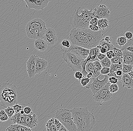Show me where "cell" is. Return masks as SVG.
Instances as JSON below:
<instances>
[{
	"mask_svg": "<svg viewBox=\"0 0 133 131\" xmlns=\"http://www.w3.org/2000/svg\"><path fill=\"white\" fill-rule=\"evenodd\" d=\"M93 76H94V75H93V73L92 72H89L88 73L87 76V77L90 78L91 80L93 78Z\"/></svg>",
	"mask_w": 133,
	"mask_h": 131,
	"instance_id": "obj_52",
	"label": "cell"
},
{
	"mask_svg": "<svg viewBox=\"0 0 133 131\" xmlns=\"http://www.w3.org/2000/svg\"><path fill=\"white\" fill-rule=\"evenodd\" d=\"M20 113L21 114H22V115H24V114L25 113L24 111V110H22L21 111Z\"/></svg>",
	"mask_w": 133,
	"mask_h": 131,
	"instance_id": "obj_56",
	"label": "cell"
},
{
	"mask_svg": "<svg viewBox=\"0 0 133 131\" xmlns=\"http://www.w3.org/2000/svg\"><path fill=\"white\" fill-rule=\"evenodd\" d=\"M103 67H110L112 65L111 60L106 57L104 59L100 61Z\"/></svg>",
	"mask_w": 133,
	"mask_h": 131,
	"instance_id": "obj_28",
	"label": "cell"
},
{
	"mask_svg": "<svg viewBox=\"0 0 133 131\" xmlns=\"http://www.w3.org/2000/svg\"><path fill=\"white\" fill-rule=\"evenodd\" d=\"M111 83L109 82L95 94H93V98L97 102L103 103L108 101L112 99V94L109 90Z\"/></svg>",
	"mask_w": 133,
	"mask_h": 131,
	"instance_id": "obj_9",
	"label": "cell"
},
{
	"mask_svg": "<svg viewBox=\"0 0 133 131\" xmlns=\"http://www.w3.org/2000/svg\"><path fill=\"white\" fill-rule=\"evenodd\" d=\"M10 119L8 115L4 110H1L0 111V120L1 121L5 122L8 121Z\"/></svg>",
	"mask_w": 133,
	"mask_h": 131,
	"instance_id": "obj_32",
	"label": "cell"
},
{
	"mask_svg": "<svg viewBox=\"0 0 133 131\" xmlns=\"http://www.w3.org/2000/svg\"><path fill=\"white\" fill-rule=\"evenodd\" d=\"M99 45H101L102 47H105L107 50V52L109 51H114L115 48L114 46L112 43H109L105 41L104 38H103L101 40Z\"/></svg>",
	"mask_w": 133,
	"mask_h": 131,
	"instance_id": "obj_25",
	"label": "cell"
},
{
	"mask_svg": "<svg viewBox=\"0 0 133 131\" xmlns=\"http://www.w3.org/2000/svg\"><path fill=\"white\" fill-rule=\"evenodd\" d=\"M121 50L123 52V64L133 65V52L125 49Z\"/></svg>",
	"mask_w": 133,
	"mask_h": 131,
	"instance_id": "obj_18",
	"label": "cell"
},
{
	"mask_svg": "<svg viewBox=\"0 0 133 131\" xmlns=\"http://www.w3.org/2000/svg\"><path fill=\"white\" fill-rule=\"evenodd\" d=\"M48 45L43 39H38L35 40L34 47L35 49L40 52H44L46 50Z\"/></svg>",
	"mask_w": 133,
	"mask_h": 131,
	"instance_id": "obj_20",
	"label": "cell"
},
{
	"mask_svg": "<svg viewBox=\"0 0 133 131\" xmlns=\"http://www.w3.org/2000/svg\"><path fill=\"white\" fill-rule=\"evenodd\" d=\"M55 123L57 130L58 131H59L62 127V123L59 120L55 118Z\"/></svg>",
	"mask_w": 133,
	"mask_h": 131,
	"instance_id": "obj_41",
	"label": "cell"
},
{
	"mask_svg": "<svg viewBox=\"0 0 133 131\" xmlns=\"http://www.w3.org/2000/svg\"><path fill=\"white\" fill-rule=\"evenodd\" d=\"M45 22L39 18H35L27 23L25 28L27 36L30 39H43L47 30Z\"/></svg>",
	"mask_w": 133,
	"mask_h": 131,
	"instance_id": "obj_5",
	"label": "cell"
},
{
	"mask_svg": "<svg viewBox=\"0 0 133 131\" xmlns=\"http://www.w3.org/2000/svg\"><path fill=\"white\" fill-rule=\"evenodd\" d=\"M36 55L33 54L26 61V70L30 78H33L36 75Z\"/></svg>",
	"mask_w": 133,
	"mask_h": 131,
	"instance_id": "obj_14",
	"label": "cell"
},
{
	"mask_svg": "<svg viewBox=\"0 0 133 131\" xmlns=\"http://www.w3.org/2000/svg\"><path fill=\"white\" fill-rule=\"evenodd\" d=\"M133 36L132 33L130 32H127L125 34V37L128 40H130L132 39Z\"/></svg>",
	"mask_w": 133,
	"mask_h": 131,
	"instance_id": "obj_46",
	"label": "cell"
},
{
	"mask_svg": "<svg viewBox=\"0 0 133 131\" xmlns=\"http://www.w3.org/2000/svg\"><path fill=\"white\" fill-rule=\"evenodd\" d=\"M43 39L49 46H54L58 40V37L55 30L53 28H47Z\"/></svg>",
	"mask_w": 133,
	"mask_h": 131,
	"instance_id": "obj_13",
	"label": "cell"
},
{
	"mask_svg": "<svg viewBox=\"0 0 133 131\" xmlns=\"http://www.w3.org/2000/svg\"><path fill=\"white\" fill-rule=\"evenodd\" d=\"M62 45L65 48H70L71 47L70 42L68 40H64L62 42Z\"/></svg>",
	"mask_w": 133,
	"mask_h": 131,
	"instance_id": "obj_42",
	"label": "cell"
},
{
	"mask_svg": "<svg viewBox=\"0 0 133 131\" xmlns=\"http://www.w3.org/2000/svg\"><path fill=\"white\" fill-rule=\"evenodd\" d=\"M112 64H123V57H115L111 59Z\"/></svg>",
	"mask_w": 133,
	"mask_h": 131,
	"instance_id": "obj_33",
	"label": "cell"
},
{
	"mask_svg": "<svg viewBox=\"0 0 133 131\" xmlns=\"http://www.w3.org/2000/svg\"><path fill=\"white\" fill-rule=\"evenodd\" d=\"M10 119L14 124H21L31 128L37 126L39 122L37 116L33 112L29 115L15 113Z\"/></svg>",
	"mask_w": 133,
	"mask_h": 131,
	"instance_id": "obj_6",
	"label": "cell"
},
{
	"mask_svg": "<svg viewBox=\"0 0 133 131\" xmlns=\"http://www.w3.org/2000/svg\"><path fill=\"white\" fill-rule=\"evenodd\" d=\"M70 40L73 45L88 49L96 47L103 39L101 32L93 31L90 29L72 28L69 35Z\"/></svg>",
	"mask_w": 133,
	"mask_h": 131,
	"instance_id": "obj_1",
	"label": "cell"
},
{
	"mask_svg": "<svg viewBox=\"0 0 133 131\" xmlns=\"http://www.w3.org/2000/svg\"><path fill=\"white\" fill-rule=\"evenodd\" d=\"M107 56H106V54H103V53H100V52L98 53V56H97V57L99 61L103 60Z\"/></svg>",
	"mask_w": 133,
	"mask_h": 131,
	"instance_id": "obj_48",
	"label": "cell"
},
{
	"mask_svg": "<svg viewBox=\"0 0 133 131\" xmlns=\"http://www.w3.org/2000/svg\"><path fill=\"white\" fill-rule=\"evenodd\" d=\"M45 126L47 131H58L55 125V118H52L49 120Z\"/></svg>",
	"mask_w": 133,
	"mask_h": 131,
	"instance_id": "obj_23",
	"label": "cell"
},
{
	"mask_svg": "<svg viewBox=\"0 0 133 131\" xmlns=\"http://www.w3.org/2000/svg\"><path fill=\"white\" fill-rule=\"evenodd\" d=\"M24 111L25 114L26 115H29L32 112V110L31 108L29 107H26L24 108Z\"/></svg>",
	"mask_w": 133,
	"mask_h": 131,
	"instance_id": "obj_47",
	"label": "cell"
},
{
	"mask_svg": "<svg viewBox=\"0 0 133 131\" xmlns=\"http://www.w3.org/2000/svg\"><path fill=\"white\" fill-rule=\"evenodd\" d=\"M123 49H125L133 52V39L129 40L124 46L122 47L121 50Z\"/></svg>",
	"mask_w": 133,
	"mask_h": 131,
	"instance_id": "obj_27",
	"label": "cell"
},
{
	"mask_svg": "<svg viewBox=\"0 0 133 131\" xmlns=\"http://www.w3.org/2000/svg\"><path fill=\"white\" fill-rule=\"evenodd\" d=\"M94 63V65L96 71L97 73H98L100 74V71L102 69V67L100 61H95L93 62Z\"/></svg>",
	"mask_w": 133,
	"mask_h": 131,
	"instance_id": "obj_34",
	"label": "cell"
},
{
	"mask_svg": "<svg viewBox=\"0 0 133 131\" xmlns=\"http://www.w3.org/2000/svg\"><path fill=\"white\" fill-rule=\"evenodd\" d=\"M114 52L115 55V57H123V52L121 49L115 47Z\"/></svg>",
	"mask_w": 133,
	"mask_h": 131,
	"instance_id": "obj_38",
	"label": "cell"
},
{
	"mask_svg": "<svg viewBox=\"0 0 133 131\" xmlns=\"http://www.w3.org/2000/svg\"><path fill=\"white\" fill-rule=\"evenodd\" d=\"M128 42L127 39L124 36H120L117 38L116 43L117 45L121 47L124 46Z\"/></svg>",
	"mask_w": 133,
	"mask_h": 131,
	"instance_id": "obj_30",
	"label": "cell"
},
{
	"mask_svg": "<svg viewBox=\"0 0 133 131\" xmlns=\"http://www.w3.org/2000/svg\"><path fill=\"white\" fill-rule=\"evenodd\" d=\"M77 131H91L96 123L94 115L86 108L76 107L71 110Z\"/></svg>",
	"mask_w": 133,
	"mask_h": 131,
	"instance_id": "obj_2",
	"label": "cell"
},
{
	"mask_svg": "<svg viewBox=\"0 0 133 131\" xmlns=\"http://www.w3.org/2000/svg\"><path fill=\"white\" fill-rule=\"evenodd\" d=\"M85 69H86V71L88 73L92 72L93 73L94 76H93V78H96L100 75V74L97 73L96 71L93 62H90L86 64Z\"/></svg>",
	"mask_w": 133,
	"mask_h": 131,
	"instance_id": "obj_22",
	"label": "cell"
},
{
	"mask_svg": "<svg viewBox=\"0 0 133 131\" xmlns=\"http://www.w3.org/2000/svg\"><path fill=\"white\" fill-rule=\"evenodd\" d=\"M4 110L6 113V114L8 115L10 119H11L12 117V116L16 113L15 110H14L12 107H8L5 108Z\"/></svg>",
	"mask_w": 133,
	"mask_h": 131,
	"instance_id": "obj_31",
	"label": "cell"
},
{
	"mask_svg": "<svg viewBox=\"0 0 133 131\" xmlns=\"http://www.w3.org/2000/svg\"><path fill=\"white\" fill-rule=\"evenodd\" d=\"M74 76L75 78L78 80L79 81H80L84 77L83 73L81 72L80 71H77L75 72Z\"/></svg>",
	"mask_w": 133,
	"mask_h": 131,
	"instance_id": "obj_40",
	"label": "cell"
},
{
	"mask_svg": "<svg viewBox=\"0 0 133 131\" xmlns=\"http://www.w3.org/2000/svg\"><path fill=\"white\" fill-rule=\"evenodd\" d=\"M128 74L131 76V77L133 78V71L130 72V73H128Z\"/></svg>",
	"mask_w": 133,
	"mask_h": 131,
	"instance_id": "obj_54",
	"label": "cell"
},
{
	"mask_svg": "<svg viewBox=\"0 0 133 131\" xmlns=\"http://www.w3.org/2000/svg\"><path fill=\"white\" fill-rule=\"evenodd\" d=\"M99 52V49L96 47L90 49L89 54L87 58L85 60V61L87 63L90 62L95 61H99L97 57L98 54Z\"/></svg>",
	"mask_w": 133,
	"mask_h": 131,
	"instance_id": "obj_17",
	"label": "cell"
},
{
	"mask_svg": "<svg viewBox=\"0 0 133 131\" xmlns=\"http://www.w3.org/2000/svg\"><path fill=\"white\" fill-rule=\"evenodd\" d=\"M121 81L123 86L129 89L133 88V78L128 74L124 73Z\"/></svg>",
	"mask_w": 133,
	"mask_h": 131,
	"instance_id": "obj_19",
	"label": "cell"
},
{
	"mask_svg": "<svg viewBox=\"0 0 133 131\" xmlns=\"http://www.w3.org/2000/svg\"><path fill=\"white\" fill-rule=\"evenodd\" d=\"M122 71L124 74H128L133 71V65L123 64Z\"/></svg>",
	"mask_w": 133,
	"mask_h": 131,
	"instance_id": "obj_29",
	"label": "cell"
},
{
	"mask_svg": "<svg viewBox=\"0 0 133 131\" xmlns=\"http://www.w3.org/2000/svg\"><path fill=\"white\" fill-rule=\"evenodd\" d=\"M48 63L44 58L36 55V75L41 74L46 69Z\"/></svg>",
	"mask_w": 133,
	"mask_h": 131,
	"instance_id": "obj_16",
	"label": "cell"
},
{
	"mask_svg": "<svg viewBox=\"0 0 133 131\" xmlns=\"http://www.w3.org/2000/svg\"><path fill=\"white\" fill-rule=\"evenodd\" d=\"M109 81L111 84H116L118 80L115 77L112 76L109 77Z\"/></svg>",
	"mask_w": 133,
	"mask_h": 131,
	"instance_id": "obj_43",
	"label": "cell"
},
{
	"mask_svg": "<svg viewBox=\"0 0 133 131\" xmlns=\"http://www.w3.org/2000/svg\"><path fill=\"white\" fill-rule=\"evenodd\" d=\"M62 58L74 72H82V65L85 60H83L76 53L68 50L64 51Z\"/></svg>",
	"mask_w": 133,
	"mask_h": 131,
	"instance_id": "obj_7",
	"label": "cell"
},
{
	"mask_svg": "<svg viewBox=\"0 0 133 131\" xmlns=\"http://www.w3.org/2000/svg\"><path fill=\"white\" fill-rule=\"evenodd\" d=\"M91 79L90 78H88L84 76L83 78L81 80L80 82L81 85H82L83 87L86 86L87 85L89 84Z\"/></svg>",
	"mask_w": 133,
	"mask_h": 131,
	"instance_id": "obj_35",
	"label": "cell"
},
{
	"mask_svg": "<svg viewBox=\"0 0 133 131\" xmlns=\"http://www.w3.org/2000/svg\"><path fill=\"white\" fill-rule=\"evenodd\" d=\"M98 20L99 19L98 18H96V17L92 18L91 21H90V25L98 26Z\"/></svg>",
	"mask_w": 133,
	"mask_h": 131,
	"instance_id": "obj_45",
	"label": "cell"
},
{
	"mask_svg": "<svg viewBox=\"0 0 133 131\" xmlns=\"http://www.w3.org/2000/svg\"><path fill=\"white\" fill-rule=\"evenodd\" d=\"M81 7L75 10L70 18V22L73 29H89L90 22L94 18L92 9L89 10L87 8L81 11V14L79 15Z\"/></svg>",
	"mask_w": 133,
	"mask_h": 131,
	"instance_id": "obj_4",
	"label": "cell"
},
{
	"mask_svg": "<svg viewBox=\"0 0 133 131\" xmlns=\"http://www.w3.org/2000/svg\"><path fill=\"white\" fill-rule=\"evenodd\" d=\"M110 11L108 7L105 5H100L93 10L94 18L98 19L107 18L110 16Z\"/></svg>",
	"mask_w": 133,
	"mask_h": 131,
	"instance_id": "obj_12",
	"label": "cell"
},
{
	"mask_svg": "<svg viewBox=\"0 0 133 131\" xmlns=\"http://www.w3.org/2000/svg\"><path fill=\"white\" fill-rule=\"evenodd\" d=\"M109 21L107 18L99 19L98 22V26L99 29L105 30L109 27Z\"/></svg>",
	"mask_w": 133,
	"mask_h": 131,
	"instance_id": "obj_24",
	"label": "cell"
},
{
	"mask_svg": "<svg viewBox=\"0 0 133 131\" xmlns=\"http://www.w3.org/2000/svg\"><path fill=\"white\" fill-rule=\"evenodd\" d=\"M55 118L59 120L69 131H77L71 110L65 108L59 109L56 113Z\"/></svg>",
	"mask_w": 133,
	"mask_h": 131,
	"instance_id": "obj_8",
	"label": "cell"
},
{
	"mask_svg": "<svg viewBox=\"0 0 133 131\" xmlns=\"http://www.w3.org/2000/svg\"><path fill=\"white\" fill-rule=\"evenodd\" d=\"M100 53H103V54H106L107 52V49L105 47H102L100 49H99Z\"/></svg>",
	"mask_w": 133,
	"mask_h": 131,
	"instance_id": "obj_51",
	"label": "cell"
},
{
	"mask_svg": "<svg viewBox=\"0 0 133 131\" xmlns=\"http://www.w3.org/2000/svg\"><path fill=\"white\" fill-rule=\"evenodd\" d=\"M89 29L93 31L98 32L99 31V29L98 26L96 25H90L89 26Z\"/></svg>",
	"mask_w": 133,
	"mask_h": 131,
	"instance_id": "obj_44",
	"label": "cell"
},
{
	"mask_svg": "<svg viewBox=\"0 0 133 131\" xmlns=\"http://www.w3.org/2000/svg\"><path fill=\"white\" fill-rule=\"evenodd\" d=\"M113 53H114V51H109L107 52V53H106V56L108 57L109 59H111L113 58Z\"/></svg>",
	"mask_w": 133,
	"mask_h": 131,
	"instance_id": "obj_49",
	"label": "cell"
},
{
	"mask_svg": "<svg viewBox=\"0 0 133 131\" xmlns=\"http://www.w3.org/2000/svg\"><path fill=\"white\" fill-rule=\"evenodd\" d=\"M26 3V7L37 10H43L51 0H23Z\"/></svg>",
	"mask_w": 133,
	"mask_h": 131,
	"instance_id": "obj_11",
	"label": "cell"
},
{
	"mask_svg": "<svg viewBox=\"0 0 133 131\" xmlns=\"http://www.w3.org/2000/svg\"><path fill=\"white\" fill-rule=\"evenodd\" d=\"M12 107L14 110H15L16 113H20L21 111L24 110V108H23V107L22 106L21 104H18V103L15 104Z\"/></svg>",
	"mask_w": 133,
	"mask_h": 131,
	"instance_id": "obj_37",
	"label": "cell"
},
{
	"mask_svg": "<svg viewBox=\"0 0 133 131\" xmlns=\"http://www.w3.org/2000/svg\"><path fill=\"white\" fill-rule=\"evenodd\" d=\"M105 41L109 43H112V38L109 36H106L104 38Z\"/></svg>",
	"mask_w": 133,
	"mask_h": 131,
	"instance_id": "obj_50",
	"label": "cell"
},
{
	"mask_svg": "<svg viewBox=\"0 0 133 131\" xmlns=\"http://www.w3.org/2000/svg\"><path fill=\"white\" fill-rule=\"evenodd\" d=\"M119 90V86L117 84H111L109 86L110 91L112 94L116 93Z\"/></svg>",
	"mask_w": 133,
	"mask_h": 131,
	"instance_id": "obj_36",
	"label": "cell"
},
{
	"mask_svg": "<svg viewBox=\"0 0 133 131\" xmlns=\"http://www.w3.org/2000/svg\"><path fill=\"white\" fill-rule=\"evenodd\" d=\"M18 103L17 87L15 85L3 83L0 85V104L4 107Z\"/></svg>",
	"mask_w": 133,
	"mask_h": 131,
	"instance_id": "obj_3",
	"label": "cell"
},
{
	"mask_svg": "<svg viewBox=\"0 0 133 131\" xmlns=\"http://www.w3.org/2000/svg\"><path fill=\"white\" fill-rule=\"evenodd\" d=\"M68 51L77 54L83 60H85L87 58L90 52L89 49L73 45L69 48Z\"/></svg>",
	"mask_w": 133,
	"mask_h": 131,
	"instance_id": "obj_15",
	"label": "cell"
},
{
	"mask_svg": "<svg viewBox=\"0 0 133 131\" xmlns=\"http://www.w3.org/2000/svg\"><path fill=\"white\" fill-rule=\"evenodd\" d=\"M6 131H32L31 128L19 124H14L7 127Z\"/></svg>",
	"mask_w": 133,
	"mask_h": 131,
	"instance_id": "obj_21",
	"label": "cell"
},
{
	"mask_svg": "<svg viewBox=\"0 0 133 131\" xmlns=\"http://www.w3.org/2000/svg\"><path fill=\"white\" fill-rule=\"evenodd\" d=\"M123 64H112L110 67V73H113L118 71H122Z\"/></svg>",
	"mask_w": 133,
	"mask_h": 131,
	"instance_id": "obj_26",
	"label": "cell"
},
{
	"mask_svg": "<svg viewBox=\"0 0 133 131\" xmlns=\"http://www.w3.org/2000/svg\"><path fill=\"white\" fill-rule=\"evenodd\" d=\"M58 131H69L67 130V129L63 126V125H62V127H61V128Z\"/></svg>",
	"mask_w": 133,
	"mask_h": 131,
	"instance_id": "obj_53",
	"label": "cell"
},
{
	"mask_svg": "<svg viewBox=\"0 0 133 131\" xmlns=\"http://www.w3.org/2000/svg\"><path fill=\"white\" fill-rule=\"evenodd\" d=\"M110 67H103L100 71L101 74L108 75L110 72Z\"/></svg>",
	"mask_w": 133,
	"mask_h": 131,
	"instance_id": "obj_39",
	"label": "cell"
},
{
	"mask_svg": "<svg viewBox=\"0 0 133 131\" xmlns=\"http://www.w3.org/2000/svg\"><path fill=\"white\" fill-rule=\"evenodd\" d=\"M96 47H97V48H98V49H101V48H102V47L101 46V45H98Z\"/></svg>",
	"mask_w": 133,
	"mask_h": 131,
	"instance_id": "obj_55",
	"label": "cell"
},
{
	"mask_svg": "<svg viewBox=\"0 0 133 131\" xmlns=\"http://www.w3.org/2000/svg\"><path fill=\"white\" fill-rule=\"evenodd\" d=\"M100 75L96 78H92L93 82L85 86L87 89L91 90L93 94L99 91L109 82V77L108 75H104V78L102 80L99 79Z\"/></svg>",
	"mask_w": 133,
	"mask_h": 131,
	"instance_id": "obj_10",
	"label": "cell"
}]
</instances>
